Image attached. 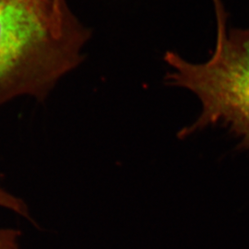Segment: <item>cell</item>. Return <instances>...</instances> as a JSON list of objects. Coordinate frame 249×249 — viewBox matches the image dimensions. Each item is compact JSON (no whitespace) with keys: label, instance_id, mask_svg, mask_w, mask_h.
<instances>
[{"label":"cell","instance_id":"obj_1","mask_svg":"<svg viewBox=\"0 0 249 249\" xmlns=\"http://www.w3.org/2000/svg\"><path fill=\"white\" fill-rule=\"evenodd\" d=\"M213 1L216 42L211 57L192 63L175 52L164 55L167 84L190 90L201 104L200 116L179 136L222 124L249 148V29L228 28L222 0Z\"/></svg>","mask_w":249,"mask_h":249},{"label":"cell","instance_id":"obj_2","mask_svg":"<svg viewBox=\"0 0 249 249\" xmlns=\"http://www.w3.org/2000/svg\"><path fill=\"white\" fill-rule=\"evenodd\" d=\"M56 39L48 0H0V107L23 95L47 97L70 70L45 55Z\"/></svg>","mask_w":249,"mask_h":249},{"label":"cell","instance_id":"obj_3","mask_svg":"<svg viewBox=\"0 0 249 249\" xmlns=\"http://www.w3.org/2000/svg\"><path fill=\"white\" fill-rule=\"evenodd\" d=\"M19 231L0 228V249H18Z\"/></svg>","mask_w":249,"mask_h":249},{"label":"cell","instance_id":"obj_4","mask_svg":"<svg viewBox=\"0 0 249 249\" xmlns=\"http://www.w3.org/2000/svg\"><path fill=\"white\" fill-rule=\"evenodd\" d=\"M20 199L11 195L9 192L0 188V206L9 209L13 212H17L20 208Z\"/></svg>","mask_w":249,"mask_h":249},{"label":"cell","instance_id":"obj_5","mask_svg":"<svg viewBox=\"0 0 249 249\" xmlns=\"http://www.w3.org/2000/svg\"><path fill=\"white\" fill-rule=\"evenodd\" d=\"M52 6V16L55 22H61V0H51Z\"/></svg>","mask_w":249,"mask_h":249}]
</instances>
